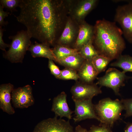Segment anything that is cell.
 I'll return each mask as SVG.
<instances>
[{
  "label": "cell",
  "mask_w": 132,
  "mask_h": 132,
  "mask_svg": "<svg viewBox=\"0 0 132 132\" xmlns=\"http://www.w3.org/2000/svg\"><path fill=\"white\" fill-rule=\"evenodd\" d=\"M110 128L102 124H101L99 126L93 125L88 132H112Z\"/></svg>",
  "instance_id": "cell-27"
},
{
  "label": "cell",
  "mask_w": 132,
  "mask_h": 132,
  "mask_svg": "<svg viewBox=\"0 0 132 132\" xmlns=\"http://www.w3.org/2000/svg\"><path fill=\"white\" fill-rule=\"evenodd\" d=\"M75 132H88V131L78 125L76 127Z\"/></svg>",
  "instance_id": "cell-30"
},
{
  "label": "cell",
  "mask_w": 132,
  "mask_h": 132,
  "mask_svg": "<svg viewBox=\"0 0 132 132\" xmlns=\"http://www.w3.org/2000/svg\"><path fill=\"white\" fill-rule=\"evenodd\" d=\"M70 92L73 101L92 99L101 94L100 87L96 84H88L77 82L71 87Z\"/></svg>",
  "instance_id": "cell-9"
},
{
  "label": "cell",
  "mask_w": 132,
  "mask_h": 132,
  "mask_svg": "<svg viewBox=\"0 0 132 132\" xmlns=\"http://www.w3.org/2000/svg\"><path fill=\"white\" fill-rule=\"evenodd\" d=\"M73 101L75 106L74 111L75 116L73 119L75 122L87 119H95L100 122L96 113L92 99Z\"/></svg>",
  "instance_id": "cell-12"
},
{
  "label": "cell",
  "mask_w": 132,
  "mask_h": 132,
  "mask_svg": "<svg viewBox=\"0 0 132 132\" xmlns=\"http://www.w3.org/2000/svg\"><path fill=\"white\" fill-rule=\"evenodd\" d=\"M124 132H132V123L127 124L125 128Z\"/></svg>",
  "instance_id": "cell-31"
},
{
  "label": "cell",
  "mask_w": 132,
  "mask_h": 132,
  "mask_svg": "<svg viewBox=\"0 0 132 132\" xmlns=\"http://www.w3.org/2000/svg\"><path fill=\"white\" fill-rule=\"evenodd\" d=\"M85 60L79 54L71 55L58 61L57 62L66 67L78 71Z\"/></svg>",
  "instance_id": "cell-18"
},
{
  "label": "cell",
  "mask_w": 132,
  "mask_h": 132,
  "mask_svg": "<svg viewBox=\"0 0 132 132\" xmlns=\"http://www.w3.org/2000/svg\"><path fill=\"white\" fill-rule=\"evenodd\" d=\"M125 73L124 71H121L115 68H109L104 76L97 78V81L96 84L100 87L110 88L116 95L120 96V88L125 86L126 80L131 78L127 76Z\"/></svg>",
  "instance_id": "cell-5"
},
{
  "label": "cell",
  "mask_w": 132,
  "mask_h": 132,
  "mask_svg": "<svg viewBox=\"0 0 132 132\" xmlns=\"http://www.w3.org/2000/svg\"><path fill=\"white\" fill-rule=\"evenodd\" d=\"M125 111L124 115L125 118L132 116V98L121 100Z\"/></svg>",
  "instance_id": "cell-25"
},
{
  "label": "cell",
  "mask_w": 132,
  "mask_h": 132,
  "mask_svg": "<svg viewBox=\"0 0 132 132\" xmlns=\"http://www.w3.org/2000/svg\"><path fill=\"white\" fill-rule=\"evenodd\" d=\"M68 15L79 24L96 7L97 0H67Z\"/></svg>",
  "instance_id": "cell-6"
},
{
  "label": "cell",
  "mask_w": 132,
  "mask_h": 132,
  "mask_svg": "<svg viewBox=\"0 0 132 132\" xmlns=\"http://www.w3.org/2000/svg\"><path fill=\"white\" fill-rule=\"evenodd\" d=\"M94 28L93 44L99 55L116 59L126 47L121 29L104 19L97 21Z\"/></svg>",
  "instance_id": "cell-2"
},
{
  "label": "cell",
  "mask_w": 132,
  "mask_h": 132,
  "mask_svg": "<svg viewBox=\"0 0 132 132\" xmlns=\"http://www.w3.org/2000/svg\"><path fill=\"white\" fill-rule=\"evenodd\" d=\"M15 16L32 37L53 46L63 24L62 14L55 0H21Z\"/></svg>",
  "instance_id": "cell-1"
},
{
  "label": "cell",
  "mask_w": 132,
  "mask_h": 132,
  "mask_svg": "<svg viewBox=\"0 0 132 132\" xmlns=\"http://www.w3.org/2000/svg\"><path fill=\"white\" fill-rule=\"evenodd\" d=\"M53 118L44 120L35 126L33 132H75L69 120Z\"/></svg>",
  "instance_id": "cell-8"
},
{
  "label": "cell",
  "mask_w": 132,
  "mask_h": 132,
  "mask_svg": "<svg viewBox=\"0 0 132 132\" xmlns=\"http://www.w3.org/2000/svg\"><path fill=\"white\" fill-rule=\"evenodd\" d=\"M14 89L13 85L10 83L2 84L0 86V108L10 115L15 113L11 103V93Z\"/></svg>",
  "instance_id": "cell-14"
},
{
  "label": "cell",
  "mask_w": 132,
  "mask_h": 132,
  "mask_svg": "<svg viewBox=\"0 0 132 132\" xmlns=\"http://www.w3.org/2000/svg\"><path fill=\"white\" fill-rule=\"evenodd\" d=\"M52 49L57 62L68 56L79 54L78 50L77 49L62 45L56 44Z\"/></svg>",
  "instance_id": "cell-19"
},
{
  "label": "cell",
  "mask_w": 132,
  "mask_h": 132,
  "mask_svg": "<svg viewBox=\"0 0 132 132\" xmlns=\"http://www.w3.org/2000/svg\"><path fill=\"white\" fill-rule=\"evenodd\" d=\"M54 61L51 60H48V66L51 74L58 79L61 74V70L55 64Z\"/></svg>",
  "instance_id": "cell-26"
},
{
  "label": "cell",
  "mask_w": 132,
  "mask_h": 132,
  "mask_svg": "<svg viewBox=\"0 0 132 132\" xmlns=\"http://www.w3.org/2000/svg\"><path fill=\"white\" fill-rule=\"evenodd\" d=\"M78 71L81 82L88 84L93 83L99 74L91 60H85Z\"/></svg>",
  "instance_id": "cell-16"
},
{
  "label": "cell",
  "mask_w": 132,
  "mask_h": 132,
  "mask_svg": "<svg viewBox=\"0 0 132 132\" xmlns=\"http://www.w3.org/2000/svg\"><path fill=\"white\" fill-rule=\"evenodd\" d=\"M79 54L86 60H91L99 55L91 41L83 45L78 51Z\"/></svg>",
  "instance_id": "cell-21"
},
{
  "label": "cell",
  "mask_w": 132,
  "mask_h": 132,
  "mask_svg": "<svg viewBox=\"0 0 132 132\" xmlns=\"http://www.w3.org/2000/svg\"><path fill=\"white\" fill-rule=\"evenodd\" d=\"M32 38L27 31L24 30L9 36L12 42L9 50L3 54V56L12 63H22L26 51L32 44Z\"/></svg>",
  "instance_id": "cell-4"
},
{
  "label": "cell",
  "mask_w": 132,
  "mask_h": 132,
  "mask_svg": "<svg viewBox=\"0 0 132 132\" xmlns=\"http://www.w3.org/2000/svg\"><path fill=\"white\" fill-rule=\"evenodd\" d=\"M114 20L120 26L125 39L132 44V1L117 7Z\"/></svg>",
  "instance_id": "cell-7"
},
{
  "label": "cell",
  "mask_w": 132,
  "mask_h": 132,
  "mask_svg": "<svg viewBox=\"0 0 132 132\" xmlns=\"http://www.w3.org/2000/svg\"><path fill=\"white\" fill-rule=\"evenodd\" d=\"M11 100L15 108H27L33 105L34 100L31 86L27 85L14 89L11 93Z\"/></svg>",
  "instance_id": "cell-10"
},
{
  "label": "cell",
  "mask_w": 132,
  "mask_h": 132,
  "mask_svg": "<svg viewBox=\"0 0 132 132\" xmlns=\"http://www.w3.org/2000/svg\"><path fill=\"white\" fill-rule=\"evenodd\" d=\"M58 79L64 80H77L79 77L76 71L72 69L65 67L61 70Z\"/></svg>",
  "instance_id": "cell-23"
},
{
  "label": "cell",
  "mask_w": 132,
  "mask_h": 132,
  "mask_svg": "<svg viewBox=\"0 0 132 132\" xmlns=\"http://www.w3.org/2000/svg\"><path fill=\"white\" fill-rule=\"evenodd\" d=\"M94 108L101 124L110 128L119 119L121 112L124 110L121 100L118 99L112 100L110 98L100 100L94 105Z\"/></svg>",
  "instance_id": "cell-3"
},
{
  "label": "cell",
  "mask_w": 132,
  "mask_h": 132,
  "mask_svg": "<svg viewBox=\"0 0 132 132\" xmlns=\"http://www.w3.org/2000/svg\"><path fill=\"white\" fill-rule=\"evenodd\" d=\"M4 31V29L0 27V49L6 52V48L10 47V44L5 43L3 39V32Z\"/></svg>",
  "instance_id": "cell-29"
},
{
  "label": "cell",
  "mask_w": 132,
  "mask_h": 132,
  "mask_svg": "<svg viewBox=\"0 0 132 132\" xmlns=\"http://www.w3.org/2000/svg\"><path fill=\"white\" fill-rule=\"evenodd\" d=\"M110 66L120 68L125 73L132 72V56L121 55L115 61L110 64Z\"/></svg>",
  "instance_id": "cell-20"
},
{
  "label": "cell",
  "mask_w": 132,
  "mask_h": 132,
  "mask_svg": "<svg viewBox=\"0 0 132 132\" xmlns=\"http://www.w3.org/2000/svg\"><path fill=\"white\" fill-rule=\"evenodd\" d=\"M3 8L0 5V27L4 26L6 25L8 22L5 21L4 19L8 16L10 12L7 11H5L3 10Z\"/></svg>",
  "instance_id": "cell-28"
},
{
  "label": "cell",
  "mask_w": 132,
  "mask_h": 132,
  "mask_svg": "<svg viewBox=\"0 0 132 132\" xmlns=\"http://www.w3.org/2000/svg\"><path fill=\"white\" fill-rule=\"evenodd\" d=\"M21 0H0V3L2 7L11 12L17 11L16 8L19 7Z\"/></svg>",
  "instance_id": "cell-24"
},
{
  "label": "cell",
  "mask_w": 132,
  "mask_h": 132,
  "mask_svg": "<svg viewBox=\"0 0 132 132\" xmlns=\"http://www.w3.org/2000/svg\"><path fill=\"white\" fill-rule=\"evenodd\" d=\"M94 33V26L85 21L80 23L77 37L73 48L79 51L83 45L93 41Z\"/></svg>",
  "instance_id": "cell-15"
},
{
  "label": "cell",
  "mask_w": 132,
  "mask_h": 132,
  "mask_svg": "<svg viewBox=\"0 0 132 132\" xmlns=\"http://www.w3.org/2000/svg\"><path fill=\"white\" fill-rule=\"evenodd\" d=\"M79 24L68 15L64 29L56 44L73 48L77 37Z\"/></svg>",
  "instance_id": "cell-11"
},
{
  "label": "cell",
  "mask_w": 132,
  "mask_h": 132,
  "mask_svg": "<svg viewBox=\"0 0 132 132\" xmlns=\"http://www.w3.org/2000/svg\"><path fill=\"white\" fill-rule=\"evenodd\" d=\"M50 46L45 44L39 43L35 42L34 44H31L28 50L33 57H44L56 62L52 49L50 48Z\"/></svg>",
  "instance_id": "cell-17"
},
{
  "label": "cell",
  "mask_w": 132,
  "mask_h": 132,
  "mask_svg": "<svg viewBox=\"0 0 132 132\" xmlns=\"http://www.w3.org/2000/svg\"><path fill=\"white\" fill-rule=\"evenodd\" d=\"M112 60L104 56L99 55L92 60V63L99 74L104 71Z\"/></svg>",
  "instance_id": "cell-22"
},
{
  "label": "cell",
  "mask_w": 132,
  "mask_h": 132,
  "mask_svg": "<svg viewBox=\"0 0 132 132\" xmlns=\"http://www.w3.org/2000/svg\"><path fill=\"white\" fill-rule=\"evenodd\" d=\"M67 95L64 92H62L53 99L51 109L55 116L60 118L65 117L71 119L72 114L74 112L69 108L67 103Z\"/></svg>",
  "instance_id": "cell-13"
}]
</instances>
